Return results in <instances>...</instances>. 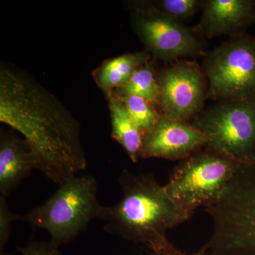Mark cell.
I'll list each match as a JSON object with an SVG mask.
<instances>
[{"label": "cell", "mask_w": 255, "mask_h": 255, "mask_svg": "<svg viewBox=\"0 0 255 255\" xmlns=\"http://www.w3.org/2000/svg\"><path fill=\"white\" fill-rule=\"evenodd\" d=\"M0 122L21 134L50 180L63 184L87 167L80 127L53 94L24 72L0 69Z\"/></svg>", "instance_id": "6da1fadb"}, {"label": "cell", "mask_w": 255, "mask_h": 255, "mask_svg": "<svg viewBox=\"0 0 255 255\" xmlns=\"http://www.w3.org/2000/svg\"><path fill=\"white\" fill-rule=\"evenodd\" d=\"M120 200L102 207L100 220L107 232L150 250L169 241L167 233L184 223L164 185L146 172L124 169L119 178Z\"/></svg>", "instance_id": "7a4b0ae2"}, {"label": "cell", "mask_w": 255, "mask_h": 255, "mask_svg": "<svg viewBox=\"0 0 255 255\" xmlns=\"http://www.w3.org/2000/svg\"><path fill=\"white\" fill-rule=\"evenodd\" d=\"M213 223L206 255H255V160L241 164L216 204L206 208Z\"/></svg>", "instance_id": "3957f363"}, {"label": "cell", "mask_w": 255, "mask_h": 255, "mask_svg": "<svg viewBox=\"0 0 255 255\" xmlns=\"http://www.w3.org/2000/svg\"><path fill=\"white\" fill-rule=\"evenodd\" d=\"M241 165L206 147L180 160L164 187L184 222L221 199Z\"/></svg>", "instance_id": "277c9868"}, {"label": "cell", "mask_w": 255, "mask_h": 255, "mask_svg": "<svg viewBox=\"0 0 255 255\" xmlns=\"http://www.w3.org/2000/svg\"><path fill=\"white\" fill-rule=\"evenodd\" d=\"M54 194L20 221L49 233L58 246L68 244L83 232L94 220L100 219L103 206L97 197V180L91 175L74 177L60 184Z\"/></svg>", "instance_id": "5b68a950"}, {"label": "cell", "mask_w": 255, "mask_h": 255, "mask_svg": "<svg viewBox=\"0 0 255 255\" xmlns=\"http://www.w3.org/2000/svg\"><path fill=\"white\" fill-rule=\"evenodd\" d=\"M206 148L241 164L255 160V98L218 102L193 120Z\"/></svg>", "instance_id": "8992f818"}, {"label": "cell", "mask_w": 255, "mask_h": 255, "mask_svg": "<svg viewBox=\"0 0 255 255\" xmlns=\"http://www.w3.org/2000/svg\"><path fill=\"white\" fill-rule=\"evenodd\" d=\"M207 99L226 102L255 98V37L232 36L205 55Z\"/></svg>", "instance_id": "52a82bcc"}, {"label": "cell", "mask_w": 255, "mask_h": 255, "mask_svg": "<svg viewBox=\"0 0 255 255\" xmlns=\"http://www.w3.org/2000/svg\"><path fill=\"white\" fill-rule=\"evenodd\" d=\"M132 16L134 30L156 59L172 63L204 55L202 43L193 28L166 16L152 2L138 3Z\"/></svg>", "instance_id": "ba28073f"}, {"label": "cell", "mask_w": 255, "mask_h": 255, "mask_svg": "<svg viewBox=\"0 0 255 255\" xmlns=\"http://www.w3.org/2000/svg\"><path fill=\"white\" fill-rule=\"evenodd\" d=\"M161 115L189 122L203 112L208 82L202 68L194 60L172 62L156 75Z\"/></svg>", "instance_id": "9c48e42d"}, {"label": "cell", "mask_w": 255, "mask_h": 255, "mask_svg": "<svg viewBox=\"0 0 255 255\" xmlns=\"http://www.w3.org/2000/svg\"><path fill=\"white\" fill-rule=\"evenodd\" d=\"M206 145L205 135L192 124L161 115L144 135L140 158L182 160Z\"/></svg>", "instance_id": "30bf717a"}, {"label": "cell", "mask_w": 255, "mask_h": 255, "mask_svg": "<svg viewBox=\"0 0 255 255\" xmlns=\"http://www.w3.org/2000/svg\"><path fill=\"white\" fill-rule=\"evenodd\" d=\"M195 33L208 38L244 33L255 24V0H206Z\"/></svg>", "instance_id": "8fae6325"}, {"label": "cell", "mask_w": 255, "mask_h": 255, "mask_svg": "<svg viewBox=\"0 0 255 255\" xmlns=\"http://www.w3.org/2000/svg\"><path fill=\"white\" fill-rule=\"evenodd\" d=\"M37 169L36 159L29 146L15 135L2 134L0 140V193L7 197L23 179Z\"/></svg>", "instance_id": "7c38bea8"}, {"label": "cell", "mask_w": 255, "mask_h": 255, "mask_svg": "<svg viewBox=\"0 0 255 255\" xmlns=\"http://www.w3.org/2000/svg\"><path fill=\"white\" fill-rule=\"evenodd\" d=\"M150 60L147 51L126 53L105 61L95 70L94 76L97 85L107 95L124 86L137 69Z\"/></svg>", "instance_id": "4fadbf2b"}, {"label": "cell", "mask_w": 255, "mask_h": 255, "mask_svg": "<svg viewBox=\"0 0 255 255\" xmlns=\"http://www.w3.org/2000/svg\"><path fill=\"white\" fill-rule=\"evenodd\" d=\"M110 109L112 137L124 147L132 162H137L140 159L143 132L122 101L111 97Z\"/></svg>", "instance_id": "5bb4252c"}, {"label": "cell", "mask_w": 255, "mask_h": 255, "mask_svg": "<svg viewBox=\"0 0 255 255\" xmlns=\"http://www.w3.org/2000/svg\"><path fill=\"white\" fill-rule=\"evenodd\" d=\"M136 96L157 105L158 97L157 79L151 60L140 67L127 84L114 90L110 97Z\"/></svg>", "instance_id": "9a60e30c"}, {"label": "cell", "mask_w": 255, "mask_h": 255, "mask_svg": "<svg viewBox=\"0 0 255 255\" xmlns=\"http://www.w3.org/2000/svg\"><path fill=\"white\" fill-rule=\"evenodd\" d=\"M115 98L119 99L125 105L134 122L144 135L155 126L161 117L160 112H157L155 108V105L141 97L126 96Z\"/></svg>", "instance_id": "2e32d148"}, {"label": "cell", "mask_w": 255, "mask_h": 255, "mask_svg": "<svg viewBox=\"0 0 255 255\" xmlns=\"http://www.w3.org/2000/svg\"><path fill=\"white\" fill-rule=\"evenodd\" d=\"M200 0H159L151 1L156 9L179 22L189 19L202 8Z\"/></svg>", "instance_id": "e0dca14e"}, {"label": "cell", "mask_w": 255, "mask_h": 255, "mask_svg": "<svg viewBox=\"0 0 255 255\" xmlns=\"http://www.w3.org/2000/svg\"><path fill=\"white\" fill-rule=\"evenodd\" d=\"M20 219L21 215L11 212L6 198L0 196V252L4 251L5 246L9 242L12 223Z\"/></svg>", "instance_id": "ac0fdd59"}, {"label": "cell", "mask_w": 255, "mask_h": 255, "mask_svg": "<svg viewBox=\"0 0 255 255\" xmlns=\"http://www.w3.org/2000/svg\"><path fill=\"white\" fill-rule=\"evenodd\" d=\"M59 248L50 241H32L26 246L19 248V252L21 255H62Z\"/></svg>", "instance_id": "d6986e66"}, {"label": "cell", "mask_w": 255, "mask_h": 255, "mask_svg": "<svg viewBox=\"0 0 255 255\" xmlns=\"http://www.w3.org/2000/svg\"><path fill=\"white\" fill-rule=\"evenodd\" d=\"M148 255H206L202 250L198 251L197 253H188L186 252L178 249L175 246L168 241L164 243L162 246L150 250V254Z\"/></svg>", "instance_id": "ffe728a7"}, {"label": "cell", "mask_w": 255, "mask_h": 255, "mask_svg": "<svg viewBox=\"0 0 255 255\" xmlns=\"http://www.w3.org/2000/svg\"><path fill=\"white\" fill-rule=\"evenodd\" d=\"M0 255H11L9 253H5V252H0Z\"/></svg>", "instance_id": "44dd1931"}]
</instances>
